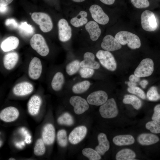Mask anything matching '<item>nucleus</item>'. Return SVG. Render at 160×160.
Listing matches in <instances>:
<instances>
[{
  "label": "nucleus",
  "instance_id": "nucleus-1",
  "mask_svg": "<svg viewBox=\"0 0 160 160\" xmlns=\"http://www.w3.org/2000/svg\"><path fill=\"white\" fill-rule=\"evenodd\" d=\"M115 38L121 45L127 44L131 49H137L141 46L139 38L136 34L129 31H119L116 34Z\"/></svg>",
  "mask_w": 160,
  "mask_h": 160
},
{
  "label": "nucleus",
  "instance_id": "nucleus-2",
  "mask_svg": "<svg viewBox=\"0 0 160 160\" xmlns=\"http://www.w3.org/2000/svg\"><path fill=\"white\" fill-rule=\"evenodd\" d=\"M96 56L100 64L107 70L115 71L117 68V63L112 54L110 52L100 50L96 53Z\"/></svg>",
  "mask_w": 160,
  "mask_h": 160
},
{
  "label": "nucleus",
  "instance_id": "nucleus-3",
  "mask_svg": "<svg viewBox=\"0 0 160 160\" xmlns=\"http://www.w3.org/2000/svg\"><path fill=\"white\" fill-rule=\"evenodd\" d=\"M31 18L36 24L39 25L41 31L44 32L50 31L53 27V23L50 16L42 12H34L31 15Z\"/></svg>",
  "mask_w": 160,
  "mask_h": 160
},
{
  "label": "nucleus",
  "instance_id": "nucleus-4",
  "mask_svg": "<svg viewBox=\"0 0 160 160\" xmlns=\"http://www.w3.org/2000/svg\"><path fill=\"white\" fill-rule=\"evenodd\" d=\"M32 48L42 56L47 55L49 52V49L43 37L40 34H34L30 40Z\"/></svg>",
  "mask_w": 160,
  "mask_h": 160
},
{
  "label": "nucleus",
  "instance_id": "nucleus-5",
  "mask_svg": "<svg viewBox=\"0 0 160 160\" xmlns=\"http://www.w3.org/2000/svg\"><path fill=\"white\" fill-rule=\"evenodd\" d=\"M99 111L101 116L103 118L111 119L116 117L119 111L115 100L110 98L104 104L101 105Z\"/></svg>",
  "mask_w": 160,
  "mask_h": 160
},
{
  "label": "nucleus",
  "instance_id": "nucleus-6",
  "mask_svg": "<svg viewBox=\"0 0 160 160\" xmlns=\"http://www.w3.org/2000/svg\"><path fill=\"white\" fill-rule=\"evenodd\" d=\"M141 24L142 28L145 31L151 32L156 30L158 24L155 15L152 12L146 10L141 14Z\"/></svg>",
  "mask_w": 160,
  "mask_h": 160
},
{
  "label": "nucleus",
  "instance_id": "nucleus-7",
  "mask_svg": "<svg viewBox=\"0 0 160 160\" xmlns=\"http://www.w3.org/2000/svg\"><path fill=\"white\" fill-rule=\"evenodd\" d=\"M154 70L153 61L149 58L142 60L135 69L134 74L140 77H147L151 76Z\"/></svg>",
  "mask_w": 160,
  "mask_h": 160
},
{
  "label": "nucleus",
  "instance_id": "nucleus-8",
  "mask_svg": "<svg viewBox=\"0 0 160 160\" xmlns=\"http://www.w3.org/2000/svg\"><path fill=\"white\" fill-rule=\"evenodd\" d=\"M89 11L92 18L97 23L105 25L108 22L109 20L108 16L99 5H92L90 7Z\"/></svg>",
  "mask_w": 160,
  "mask_h": 160
},
{
  "label": "nucleus",
  "instance_id": "nucleus-9",
  "mask_svg": "<svg viewBox=\"0 0 160 160\" xmlns=\"http://www.w3.org/2000/svg\"><path fill=\"white\" fill-rule=\"evenodd\" d=\"M69 102L73 107L74 113L78 115L83 113L87 110L89 107L87 101L79 96L71 97L69 100Z\"/></svg>",
  "mask_w": 160,
  "mask_h": 160
},
{
  "label": "nucleus",
  "instance_id": "nucleus-10",
  "mask_svg": "<svg viewBox=\"0 0 160 160\" xmlns=\"http://www.w3.org/2000/svg\"><path fill=\"white\" fill-rule=\"evenodd\" d=\"M58 38L62 42L68 41L72 36V29L67 21L64 19L59 20L58 23Z\"/></svg>",
  "mask_w": 160,
  "mask_h": 160
},
{
  "label": "nucleus",
  "instance_id": "nucleus-11",
  "mask_svg": "<svg viewBox=\"0 0 160 160\" xmlns=\"http://www.w3.org/2000/svg\"><path fill=\"white\" fill-rule=\"evenodd\" d=\"M108 99L107 93L102 90H98L92 92L88 95L87 98L89 104L95 106L102 105Z\"/></svg>",
  "mask_w": 160,
  "mask_h": 160
},
{
  "label": "nucleus",
  "instance_id": "nucleus-12",
  "mask_svg": "<svg viewBox=\"0 0 160 160\" xmlns=\"http://www.w3.org/2000/svg\"><path fill=\"white\" fill-rule=\"evenodd\" d=\"M42 71V65L40 59L34 57L31 61L28 66V74L30 78L37 80L40 76Z\"/></svg>",
  "mask_w": 160,
  "mask_h": 160
},
{
  "label": "nucleus",
  "instance_id": "nucleus-13",
  "mask_svg": "<svg viewBox=\"0 0 160 160\" xmlns=\"http://www.w3.org/2000/svg\"><path fill=\"white\" fill-rule=\"evenodd\" d=\"M19 115L18 109L13 106H9L3 109L0 112V119L6 122H10L16 120Z\"/></svg>",
  "mask_w": 160,
  "mask_h": 160
},
{
  "label": "nucleus",
  "instance_id": "nucleus-14",
  "mask_svg": "<svg viewBox=\"0 0 160 160\" xmlns=\"http://www.w3.org/2000/svg\"><path fill=\"white\" fill-rule=\"evenodd\" d=\"M87 132V129L86 127L84 126H78L70 132L68 136V140L72 144H76L84 138Z\"/></svg>",
  "mask_w": 160,
  "mask_h": 160
},
{
  "label": "nucleus",
  "instance_id": "nucleus-15",
  "mask_svg": "<svg viewBox=\"0 0 160 160\" xmlns=\"http://www.w3.org/2000/svg\"><path fill=\"white\" fill-rule=\"evenodd\" d=\"M101 46L104 50L109 52L117 50L121 47V44L118 40L110 34L106 35L104 37Z\"/></svg>",
  "mask_w": 160,
  "mask_h": 160
},
{
  "label": "nucleus",
  "instance_id": "nucleus-16",
  "mask_svg": "<svg viewBox=\"0 0 160 160\" xmlns=\"http://www.w3.org/2000/svg\"><path fill=\"white\" fill-rule=\"evenodd\" d=\"M41 137L45 145H50L53 143L55 132V128L52 124L47 123L44 125L42 130Z\"/></svg>",
  "mask_w": 160,
  "mask_h": 160
},
{
  "label": "nucleus",
  "instance_id": "nucleus-17",
  "mask_svg": "<svg viewBox=\"0 0 160 160\" xmlns=\"http://www.w3.org/2000/svg\"><path fill=\"white\" fill-rule=\"evenodd\" d=\"M83 57L84 59L80 62L81 68H89L94 70L100 68V64L95 60V55L92 52H85L84 55Z\"/></svg>",
  "mask_w": 160,
  "mask_h": 160
},
{
  "label": "nucleus",
  "instance_id": "nucleus-18",
  "mask_svg": "<svg viewBox=\"0 0 160 160\" xmlns=\"http://www.w3.org/2000/svg\"><path fill=\"white\" fill-rule=\"evenodd\" d=\"M33 89V85L31 83L24 81L19 83L13 87L14 94L17 96H24L27 95L32 92Z\"/></svg>",
  "mask_w": 160,
  "mask_h": 160
},
{
  "label": "nucleus",
  "instance_id": "nucleus-19",
  "mask_svg": "<svg viewBox=\"0 0 160 160\" xmlns=\"http://www.w3.org/2000/svg\"><path fill=\"white\" fill-rule=\"evenodd\" d=\"M42 103L41 97L38 95H33L29 100L27 104L28 110L32 116H35L39 113Z\"/></svg>",
  "mask_w": 160,
  "mask_h": 160
},
{
  "label": "nucleus",
  "instance_id": "nucleus-20",
  "mask_svg": "<svg viewBox=\"0 0 160 160\" xmlns=\"http://www.w3.org/2000/svg\"><path fill=\"white\" fill-rule=\"evenodd\" d=\"M85 28L92 41H96L98 39L101 32L97 23L93 21H89L86 24Z\"/></svg>",
  "mask_w": 160,
  "mask_h": 160
},
{
  "label": "nucleus",
  "instance_id": "nucleus-21",
  "mask_svg": "<svg viewBox=\"0 0 160 160\" xmlns=\"http://www.w3.org/2000/svg\"><path fill=\"white\" fill-rule=\"evenodd\" d=\"M137 141L142 145H149L157 143L159 141V138L153 134L144 133L138 135Z\"/></svg>",
  "mask_w": 160,
  "mask_h": 160
},
{
  "label": "nucleus",
  "instance_id": "nucleus-22",
  "mask_svg": "<svg viewBox=\"0 0 160 160\" xmlns=\"http://www.w3.org/2000/svg\"><path fill=\"white\" fill-rule=\"evenodd\" d=\"M98 145L95 150L101 156L103 155L108 151L110 147L109 142L106 135L104 133H100L97 136Z\"/></svg>",
  "mask_w": 160,
  "mask_h": 160
},
{
  "label": "nucleus",
  "instance_id": "nucleus-23",
  "mask_svg": "<svg viewBox=\"0 0 160 160\" xmlns=\"http://www.w3.org/2000/svg\"><path fill=\"white\" fill-rule=\"evenodd\" d=\"M19 40L17 37L10 36L4 40L1 44V48L4 52H7L16 49L18 46Z\"/></svg>",
  "mask_w": 160,
  "mask_h": 160
},
{
  "label": "nucleus",
  "instance_id": "nucleus-24",
  "mask_svg": "<svg viewBox=\"0 0 160 160\" xmlns=\"http://www.w3.org/2000/svg\"><path fill=\"white\" fill-rule=\"evenodd\" d=\"M18 59V55L16 52H13L6 54L3 59L4 67L8 70L12 69L17 64Z\"/></svg>",
  "mask_w": 160,
  "mask_h": 160
},
{
  "label": "nucleus",
  "instance_id": "nucleus-25",
  "mask_svg": "<svg viewBox=\"0 0 160 160\" xmlns=\"http://www.w3.org/2000/svg\"><path fill=\"white\" fill-rule=\"evenodd\" d=\"M113 143L119 146L133 144L135 142L134 137L130 135H121L114 137L112 140Z\"/></svg>",
  "mask_w": 160,
  "mask_h": 160
},
{
  "label": "nucleus",
  "instance_id": "nucleus-26",
  "mask_svg": "<svg viewBox=\"0 0 160 160\" xmlns=\"http://www.w3.org/2000/svg\"><path fill=\"white\" fill-rule=\"evenodd\" d=\"M87 16V12L84 10L81 11L76 16L71 19V23L75 27L83 26L88 22V19L86 18Z\"/></svg>",
  "mask_w": 160,
  "mask_h": 160
},
{
  "label": "nucleus",
  "instance_id": "nucleus-27",
  "mask_svg": "<svg viewBox=\"0 0 160 160\" xmlns=\"http://www.w3.org/2000/svg\"><path fill=\"white\" fill-rule=\"evenodd\" d=\"M136 157L135 152L129 148H124L119 151L116 154V160H132Z\"/></svg>",
  "mask_w": 160,
  "mask_h": 160
},
{
  "label": "nucleus",
  "instance_id": "nucleus-28",
  "mask_svg": "<svg viewBox=\"0 0 160 160\" xmlns=\"http://www.w3.org/2000/svg\"><path fill=\"white\" fill-rule=\"evenodd\" d=\"M64 80V75L61 72L56 73L54 76L51 83L52 89L55 91L60 90L63 86Z\"/></svg>",
  "mask_w": 160,
  "mask_h": 160
},
{
  "label": "nucleus",
  "instance_id": "nucleus-29",
  "mask_svg": "<svg viewBox=\"0 0 160 160\" xmlns=\"http://www.w3.org/2000/svg\"><path fill=\"white\" fill-rule=\"evenodd\" d=\"M123 102L125 104L132 105L136 110L139 109L142 103L141 100L136 96L131 95H126L124 96Z\"/></svg>",
  "mask_w": 160,
  "mask_h": 160
},
{
  "label": "nucleus",
  "instance_id": "nucleus-30",
  "mask_svg": "<svg viewBox=\"0 0 160 160\" xmlns=\"http://www.w3.org/2000/svg\"><path fill=\"white\" fill-rule=\"evenodd\" d=\"M90 85V83L89 81L84 80L73 85L72 90L74 93L81 94L86 91L89 88Z\"/></svg>",
  "mask_w": 160,
  "mask_h": 160
},
{
  "label": "nucleus",
  "instance_id": "nucleus-31",
  "mask_svg": "<svg viewBox=\"0 0 160 160\" xmlns=\"http://www.w3.org/2000/svg\"><path fill=\"white\" fill-rule=\"evenodd\" d=\"M18 29L20 33L24 36H28L32 35L34 30L33 26L26 22H23L19 25Z\"/></svg>",
  "mask_w": 160,
  "mask_h": 160
},
{
  "label": "nucleus",
  "instance_id": "nucleus-32",
  "mask_svg": "<svg viewBox=\"0 0 160 160\" xmlns=\"http://www.w3.org/2000/svg\"><path fill=\"white\" fill-rule=\"evenodd\" d=\"M80 62L79 60H76L69 63L66 67V71L69 76L73 75L78 72L81 68Z\"/></svg>",
  "mask_w": 160,
  "mask_h": 160
},
{
  "label": "nucleus",
  "instance_id": "nucleus-33",
  "mask_svg": "<svg viewBox=\"0 0 160 160\" xmlns=\"http://www.w3.org/2000/svg\"><path fill=\"white\" fill-rule=\"evenodd\" d=\"M83 155L90 160H99L101 155L95 150L91 148H85L82 151Z\"/></svg>",
  "mask_w": 160,
  "mask_h": 160
},
{
  "label": "nucleus",
  "instance_id": "nucleus-34",
  "mask_svg": "<svg viewBox=\"0 0 160 160\" xmlns=\"http://www.w3.org/2000/svg\"><path fill=\"white\" fill-rule=\"evenodd\" d=\"M145 127L153 133H160V118L148 122L145 124Z\"/></svg>",
  "mask_w": 160,
  "mask_h": 160
},
{
  "label": "nucleus",
  "instance_id": "nucleus-35",
  "mask_svg": "<svg viewBox=\"0 0 160 160\" xmlns=\"http://www.w3.org/2000/svg\"><path fill=\"white\" fill-rule=\"evenodd\" d=\"M45 143L42 138H39L36 141L34 146L33 152L36 156L43 155L46 151Z\"/></svg>",
  "mask_w": 160,
  "mask_h": 160
},
{
  "label": "nucleus",
  "instance_id": "nucleus-36",
  "mask_svg": "<svg viewBox=\"0 0 160 160\" xmlns=\"http://www.w3.org/2000/svg\"><path fill=\"white\" fill-rule=\"evenodd\" d=\"M58 123L60 125L71 126L73 123V119L69 113L65 112L59 117L57 119Z\"/></svg>",
  "mask_w": 160,
  "mask_h": 160
},
{
  "label": "nucleus",
  "instance_id": "nucleus-37",
  "mask_svg": "<svg viewBox=\"0 0 160 160\" xmlns=\"http://www.w3.org/2000/svg\"><path fill=\"white\" fill-rule=\"evenodd\" d=\"M57 139L59 145L61 147H66L68 144V138L66 131L63 129L59 130L57 134Z\"/></svg>",
  "mask_w": 160,
  "mask_h": 160
},
{
  "label": "nucleus",
  "instance_id": "nucleus-38",
  "mask_svg": "<svg viewBox=\"0 0 160 160\" xmlns=\"http://www.w3.org/2000/svg\"><path fill=\"white\" fill-rule=\"evenodd\" d=\"M147 96L149 100L151 101H156L160 99L157 87L155 86L151 87L148 91Z\"/></svg>",
  "mask_w": 160,
  "mask_h": 160
},
{
  "label": "nucleus",
  "instance_id": "nucleus-39",
  "mask_svg": "<svg viewBox=\"0 0 160 160\" xmlns=\"http://www.w3.org/2000/svg\"><path fill=\"white\" fill-rule=\"evenodd\" d=\"M79 73L81 78H88L91 77L93 75L95 70L89 68H81L79 70Z\"/></svg>",
  "mask_w": 160,
  "mask_h": 160
},
{
  "label": "nucleus",
  "instance_id": "nucleus-40",
  "mask_svg": "<svg viewBox=\"0 0 160 160\" xmlns=\"http://www.w3.org/2000/svg\"><path fill=\"white\" fill-rule=\"evenodd\" d=\"M128 91L132 94L137 95L143 99L146 98L145 95L144 91L140 88L137 87H129L128 88Z\"/></svg>",
  "mask_w": 160,
  "mask_h": 160
},
{
  "label": "nucleus",
  "instance_id": "nucleus-41",
  "mask_svg": "<svg viewBox=\"0 0 160 160\" xmlns=\"http://www.w3.org/2000/svg\"><path fill=\"white\" fill-rule=\"evenodd\" d=\"M133 5L138 9L145 8L148 7L150 3L148 0H130Z\"/></svg>",
  "mask_w": 160,
  "mask_h": 160
},
{
  "label": "nucleus",
  "instance_id": "nucleus-42",
  "mask_svg": "<svg viewBox=\"0 0 160 160\" xmlns=\"http://www.w3.org/2000/svg\"><path fill=\"white\" fill-rule=\"evenodd\" d=\"M5 24L6 26L14 29L18 28L19 26L17 22L13 18L7 19L6 20Z\"/></svg>",
  "mask_w": 160,
  "mask_h": 160
},
{
  "label": "nucleus",
  "instance_id": "nucleus-43",
  "mask_svg": "<svg viewBox=\"0 0 160 160\" xmlns=\"http://www.w3.org/2000/svg\"><path fill=\"white\" fill-rule=\"evenodd\" d=\"M129 81L136 82L139 81L140 80V78L136 76L135 75L132 74L129 77Z\"/></svg>",
  "mask_w": 160,
  "mask_h": 160
},
{
  "label": "nucleus",
  "instance_id": "nucleus-44",
  "mask_svg": "<svg viewBox=\"0 0 160 160\" xmlns=\"http://www.w3.org/2000/svg\"><path fill=\"white\" fill-rule=\"evenodd\" d=\"M160 118V111H154L151 119L152 120Z\"/></svg>",
  "mask_w": 160,
  "mask_h": 160
},
{
  "label": "nucleus",
  "instance_id": "nucleus-45",
  "mask_svg": "<svg viewBox=\"0 0 160 160\" xmlns=\"http://www.w3.org/2000/svg\"><path fill=\"white\" fill-rule=\"evenodd\" d=\"M13 1V0H0V5L7 6Z\"/></svg>",
  "mask_w": 160,
  "mask_h": 160
},
{
  "label": "nucleus",
  "instance_id": "nucleus-46",
  "mask_svg": "<svg viewBox=\"0 0 160 160\" xmlns=\"http://www.w3.org/2000/svg\"><path fill=\"white\" fill-rule=\"evenodd\" d=\"M0 5V12L4 13L6 12L8 9V7L7 6Z\"/></svg>",
  "mask_w": 160,
  "mask_h": 160
},
{
  "label": "nucleus",
  "instance_id": "nucleus-47",
  "mask_svg": "<svg viewBox=\"0 0 160 160\" xmlns=\"http://www.w3.org/2000/svg\"><path fill=\"white\" fill-rule=\"evenodd\" d=\"M103 3L107 5H111L114 3L115 0H100Z\"/></svg>",
  "mask_w": 160,
  "mask_h": 160
},
{
  "label": "nucleus",
  "instance_id": "nucleus-48",
  "mask_svg": "<svg viewBox=\"0 0 160 160\" xmlns=\"http://www.w3.org/2000/svg\"><path fill=\"white\" fill-rule=\"evenodd\" d=\"M148 84V81L146 80H143L140 83V84L143 88H145Z\"/></svg>",
  "mask_w": 160,
  "mask_h": 160
},
{
  "label": "nucleus",
  "instance_id": "nucleus-49",
  "mask_svg": "<svg viewBox=\"0 0 160 160\" xmlns=\"http://www.w3.org/2000/svg\"><path fill=\"white\" fill-rule=\"evenodd\" d=\"M127 84L129 87H133L136 86V82L129 81L127 82Z\"/></svg>",
  "mask_w": 160,
  "mask_h": 160
},
{
  "label": "nucleus",
  "instance_id": "nucleus-50",
  "mask_svg": "<svg viewBox=\"0 0 160 160\" xmlns=\"http://www.w3.org/2000/svg\"><path fill=\"white\" fill-rule=\"evenodd\" d=\"M160 111V104L156 105L154 108V111Z\"/></svg>",
  "mask_w": 160,
  "mask_h": 160
},
{
  "label": "nucleus",
  "instance_id": "nucleus-51",
  "mask_svg": "<svg viewBox=\"0 0 160 160\" xmlns=\"http://www.w3.org/2000/svg\"><path fill=\"white\" fill-rule=\"evenodd\" d=\"M74 2L80 3L84 1L85 0H72Z\"/></svg>",
  "mask_w": 160,
  "mask_h": 160
},
{
  "label": "nucleus",
  "instance_id": "nucleus-52",
  "mask_svg": "<svg viewBox=\"0 0 160 160\" xmlns=\"http://www.w3.org/2000/svg\"><path fill=\"white\" fill-rule=\"evenodd\" d=\"M15 159L13 158H10L9 159V160H15Z\"/></svg>",
  "mask_w": 160,
  "mask_h": 160
}]
</instances>
